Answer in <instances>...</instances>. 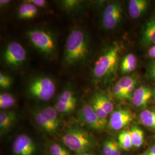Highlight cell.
<instances>
[{"label":"cell","mask_w":155,"mask_h":155,"mask_svg":"<svg viewBox=\"0 0 155 155\" xmlns=\"http://www.w3.org/2000/svg\"><path fill=\"white\" fill-rule=\"evenodd\" d=\"M27 36L32 45L40 52L47 55L55 52V40L48 32L39 29H32L28 31Z\"/></svg>","instance_id":"5b68a950"},{"label":"cell","mask_w":155,"mask_h":155,"mask_svg":"<svg viewBox=\"0 0 155 155\" xmlns=\"http://www.w3.org/2000/svg\"><path fill=\"white\" fill-rule=\"evenodd\" d=\"M133 118V113L130 110L119 108L111 114L109 125L111 129L119 130L132 122Z\"/></svg>","instance_id":"9c48e42d"},{"label":"cell","mask_w":155,"mask_h":155,"mask_svg":"<svg viewBox=\"0 0 155 155\" xmlns=\"http://www.w3.org/2000/svg\"><path fill=\"white\" fill-rule=\"evenodd\" d=\"M148 55L150 58L153 59L155 61V45L150 47L148 51Z\"/></svg>","instance_id":"d590c367"},{"label":"cell","mask_w":155,"mask_h":155,"mask_svg":"<svg viewBox=\"0 0 155 155\" xmlns=\"http://www.w3.org/2000/svg\"><path fill=\"white\" fill-rule=\"evenodd\" d=\"M65 150H66L59 144H53L50 147V152L51 155L59 153Z\"/></svg>","instance_id":"1f68e13d"},{"label":"cell","mask_w":155,"mask_h":155,"mask_svg":"<svg viewBox=\"0 0 155 155\" xmlns=\"http://www.w3.org/2000/svg\"><path fill=\"white\" fill-rule=\"evenodd\" d=\"M42 114L46 117L53 127L58 129L59 126V120L58 115V111L55 107L48 106L40 110Z\"/></svg>","instance_id":"ffe728a7"},{"label":"cell","mask_w":155,"mask_h":155,"mask_svg":"<svg viewBox=\"0 0 155 155\" xmlns=\"http://www.w3.org/2000/svg\"><path fill=\"white\" fill-rule=\"evenodd\" d=\"M133 147H140L144 143V133L143 130L137 126H133L129 130Z\"/></svg>","instance_id":"d6986e66"},{"label":"cell","mask_w":155,"mask_h":155,"mask_svg":"<svg viewBox=\"0 0 155 155\" xmlns=\"http://www.w3.org/2000/svg\"><path fill=\"white\" fill-rule=\"evenodd\" d=\"M33 116L36 124L39 125V127L47 133L53 134L57 130V129H56L50 123L48 119L42 114L40 111L33 112Z\"/></svg>","instance_id":"2e32d148"},{"label":"cell","mask_w":155,"mask_h":155,"mask_svg":"<svg viewBox=\"0 0 155 155\" xmlns=\"http://www.w3.org/2000/svg\"><path fill=\"white\" fill-rule=\"evenodd\" d=\"M11 1L9 0H1L0 1V4L1 5H6L7 4L9 3Z\"/></svg>","instance_id":"74e56055"},{"label":"cell","mask_w":155,"mask_h":155,"mask_svg":"<svg viewBox=\"0 0 155 155\" xmlns=\"http://www.w3.org/2000/svg\"><path fill=\"white\" fill-rule=\"evenodd\" d=\"M88 52V39L81 29L72 30L67 37L65 49L64 61L67 64H74L83 61Z\"/></svg>","instance_id":"6da1fadb"},{"label":"cell","mask_w":155,"mask_h":155,"mask_svg":"<svg viewBox=\"0 0 155 155\" xmlns=\"http://www.w3.org/2000/svg\"><path fill=\"white\" fill-rule=\"evenodd\" d=\"M61 4L63 5V7L66 9H73L79 6L80 1L75 0H67L63 1Z\"/></svg>","instance_id":"4dcf8cb0"},{"label":"cell","mask_w":155,"mask_h":155,"mask_svg":"<svg viewBox=\"0 0 155 155\" xmlns=\"http://www.w3.org/2000/svg\"><path fill=\"white\" fill-rule=\"evenodd\" d=\"M78 117L81 122L95 130L104 129L107 124L98 116L91 105L87 104H84L78 111Z\"/></svg>","instance_id":"ba28073f"},{"label":"cell","mask_w":155,"mask_h":155,"mask_svg":"<svg viewBox=\"0 0 155 155\" xmlns=\"http://www.w3.org/2000/svg\"><path fill=\"white\" fill-rule=\"evenodd\" d=\"M122 16V8L120 1H113L106 6L102 23L106 30H111L119 25Z\"/></svg>","instance_id":"8992f818"},{"label":"cell","mask_w":155,"mask_h":155,"mask_svg":"<svg viewBox=\"0 0 155 155\" xmlns=\"http://www.w3.org/2000/svg\"><path fill=\"white\" fill-rule=\"evenodd\" d=\"M28 11L27 3H22L19 6L18 10V16L21 19H28Z\"/></svg>","instance_id":"f546056e"},{"label":"cell","mask_w":155,"mask_h":155,"mask_svg":"<svg viewBox=\"0 0 155 155\" xmlns=\"http://www.w3.org/2000/svg\"><path fill=\"white\" fill-rule=\"evenodd\" d=\"M16 119V113L13 111H2L0 113V129L1 132L9 129Z\"/></svg>","instance_id":"e0dca14e"},{"label":"cell","mask_w":155,"mask_h":155,"mask_svg":"<svg viewBox=\"0 0 155 155\" xmlns=\"http://www.w3.org/2000/svg\"><path fill=\"white\" fill-rule=\"evenodd\" d=\"M28 91L33 97L41 101H47L55 94V84L50 78H37L29 84Z\"/></svg>","instance_id":"277c9868"},{"label":"cell","mask_w":155,"mask_h":155,"mask_svg":"<svg viewBox=\"0 0 155 155\" xmlns=\"http://www.w3.org/2000/svg\"><path fill=\"white\" fill-rule=\"evenodd\" d=\"M148 76L151 79L155 82V61H150L147 66Z\"/></svg>","instance_id":"d6a6232c"},{"label":"cell","mask_w":155,"mask_h":155,"mask_svg":"<svg viewBox=\"0 0 155 155\" xmlns=\"http://www.w3.org/2000/svg\"><path fill=\"white\" fill-rule=\"evenodd\" d=\"M16 104V100L13 95L9 93L0 94V108L1 109H9Z\"/></svg>","instance_id":"cb8c5ba5"},{"label":"cell","mask_w":155,"mask_h":155,"mask_svg":"<svg viewBox=\"0 0 155 155\" xmlns=\"http://www.w3.org/2000/svg\"><path fill=\"white\" fill-rule=\"evenodd\" d=\"M137 82L136 78L131 76L122 77L117 82L123 90L125 100L131 99L133 92L136 90Z\"/></svg>","instance_id":"5bb4252c"},{"label":"cell","mask_w":155,"mask_h":155,"mask_svg":"<svg viewBox=\"0 0 155 155\" xmlns=\"http://www.w3.org/2000/svg\"><path fill=\"white\" fill-rule=\"evenodd\" d=\"M118 48L111 47L100 56L96 61L93 70V76L102 79L109 76L116 70L119 58Z\"/></svg>","instance_id":"3957f363"},{"label":"cell","mask_w":155,"mask_h":155,"mask_svg":"<svg viewBox=\"0 0 155 155\" xmlns=\"http://www.w3.org/2000/svg\"><path fill=\"white\" fill-rule=\"evenodd\" d=\"M91 106L95 111V112L96 113V114L98 115V116L103 121L107 122V117L108 114L102 107V106L100 105L98 102L95 100L93 97L91 100Z\"/></svg>","instance_id":"484cf974"},{"label":"cell","mask_w":155,"mask_h":155,"mask_svg":"<svg viewBox=\"0 0 155 155\" xmlns=\"http://www.w3.org/2000/svg\"><path fill=\"white\" fill-rule=\"evenodd\" d=\"M93 155V154H91V153H89V152H84V153H81V155Z\"/></svg>","instance_id":"f35d334b"},{"label":"cell","mask_w":155,"mask_h":155,"mask_svg":"<svg viewBox=\"0 0 155 155\" xmlns=\"http://www.w3.org/2000/svg\"><path fill=\"white\" fill-rule=\"evenodd\" d=\"M93 97L98 102L100 105L102 106V107L104 109L107 114H111L113 112V104L105 95L97 93L95 94Z\"/></svg>","instance_id":"7402d4cb"},{"label":"cell","mask_w":155,"mask_h":155,"mask_svg":"<svg viewBox=\"0 0 155 155\" xmlns=\"http://www.w3.org/2000/svg\"><path fill=\"white\" fill-rule=\"evenodd\" d=\"M27 52L21 45L16 41H12L6 46L4 52V60L9 66H21L25 61Z\"/></svg>","instance_id":"52a82bcc"},{"label":"cell","mask_w":155,"mask_h":155,"mask_svg":"<svg viewBox=\"0 0 155 155\" xmlns=\"http://www.w3.org/2000/svg\"><path fill=\"white\" fill-rule=\"evenodd\" d=\"M139 118L144 126L155 130V110L145 109L140 113Z\"/></svg>","instance_id":"ac0fdd59"},{"label":"cell","mask_w":155,"mask_h":155,"mask_svg":"<svg viewBox=\"0 0 155 155\" xmlns=\"http://www.w3.org/2000/svg\"><path fill=\"white\" fill-rule=\"evenodd\" d=\"M11 78L3 73L0 74V86L1 88L7 89L11 86Z\"/></svg>","instance_id":"83f0119b"},{"label":"cell","mask_w":155,"mask_h":155,"mask_svg":"<svg viewBox=\"0 0 155 155\" xmlns=\"http://www.w3.org/2000/svg\"><path fill=\"white\" fill-rule=\"evenodd\" d=\"M141 44L145 46L155 45V13L145 22L141 28Z\"/></svg>","instance_id":"7c38bea8"},{"label":"cell","mask_w":155,"mask_h":155,"mask_svg":"<svg viewBox=\"0 0 155 155\" xmlns=\"http://www.w3.org/2000/svg\"><path fill=\"white\" fill-rule=\"evenodd\" d=\"M54 155H70V152H69L68 150H65L64 151L62 152L59 153H58V154Z\"/></svg>","instance_id":"8d00e7d4"},{"label":"cell","mask_w":155,"mask_h":155,"mask_svg":"<svg viewBox=\"0 0 155 155\" xmlns=\"http://www.w3.org/2000/svg\"><path fill=\"white\" fill-rule=\"evenodd\" d=\"M27 3V7H28V19L33 18L38 13V8L32 4Z\"/></svg>","instance_id":"836d02e7"},{"label":"cell","mask_w":155,"mask_h":155,"mask_svg":"<svg viewBox=\"0 0 155 155\" xmlns=\"http://www.w3.org/2000/svg\"><path fill=\"white\" fill-rule=\"evenodd\" d=\"M12 149L16 155H32L36 146L32 139L25 134H20L15 139Z\"/></svg>","instance_id":"30bf717a"},{"label":"cell","mask_w":155,"mask_h":155,"mask_svg":"<svg viewBox=\"0 0 155 155\" xmlns=\"http://www.w3.org/2000/svg\"><path fill=\"white\" fill-rule=\"evenodd\" d=\"M62 140L70 150L79 153L87 152L94 146V140L89 133L78 128L67 130L63 136Z\"/></svg>","instance_id":"7a4b0ae2"},{"label":"cell","mask_w":155,"mask_h":155,"mask_svg":"<svg viewBox=\"0 0 155 155\" xmlns=\"http://www.w3.org/2000/svg\"><path fill=\"white\" fill-rule=\"evenodd\" d=\"M77 102H61L57 101L55 105L56 110L61 113H67L74 110L76 107Z\"/></svg>","instance_id":"d4e9b609"},{"label":"cell","mask_w":155,"mask_h":155,"mask_svg":"<svg viewBox=\"0 0 155 155\" xmlns=\"http://www.w3.org/2000/svg\"><path fill=\"white\" fill-rule=\"evenodd\" d=\"M155 94L154 89L149 86H141L134 91L131 101L135 107H143L147 105Z\"/></svg>","instance_id":"8fae6325"},{"label":"cell","mask_w":155,"mask_h":155,"mask_svg":"<svg viewBox=\"0 0 155 155\" xmlns=\"http://www.w3.org/2000/svg\"><path fill=\"white\" fill-rule=\"evenodd\" d=\"M58 101L61 102L70 103L77 102V100L75 98L72 91L70 90H65L59 95L58 97Z\"/></svg>","instance_id":"4316f807"},{"label":"cell","mask_w":155,"mask_h":155,"mask_svg":"<svg viewBox=\"0 0 155 155\" xmlns=\"http://www.w3.org/2000/svg\"><path fill=\"white\" fill-rule=\"evenodd\" d=\"M118 143L121 148L126 150H129L133 147L129 130L123 132L119 134Z\"/></svg>","instance_id":"603a6c76"},{"label":"cell","mask_w":155,"mask_h":155,"mask_svg":"<svg viewBox=\"0 0 155 155\" xmlns=\"http://www.w3.org/2000/svg\"><path fill=\"white\" fill-rule=\"evenodd\" d=\"M149 2L147 0H130L128 3V12L133 19H138L148 9Z\"/></svg>","instance_id":"4fadbf2b"},{"label":"cell","mask_w":155,"mask_h":155,"mask_svg":"<svg viewBox=\"0 0 155 155\" xmlns=\"http://www.w3.org/2000/svg\"><path fill=\"white\" fill-rule=\"evenodd\" d=\"M112 92L114 96L117 99L121 100H125L123 90L118 82H117L113 87Z\"/></svg>","instance_id":"f1b7e54d"},{"label":"cell","mask_w":155,"mask_h":155,"mask_svg":"<svg viewBox=\"0 0 155 155\" xmlns=\"http://www.w3.org/2000/svg\"><path fill=\"white\" fill-rule=\"evenodd\" d=\"M120 147L118 142L114 140L106 141L103 147L104 155H121Z\"/></svg>","instance_id":"44dd1931"},{"label":"cell","mask_w":155,"mask_h":155,"mask_svg":"<svg viewBox=\"0 0 155 155\" xmlns=\"http://www.w3.org/2000/svg\"><path fill=\"white\" fill-rule=\"evenodd\" d=\"M138 60L137 56L133 54H128L125 56L120 64V69L122 74H129L133 72L137 67Z\"/></svg>","instance_id":"9a60e30c"},{"label":"cell","mask_w":155,"mask_h":155,"mask_svg":"<svg viewBox=\"0 0 155 155\" xmlns=\"http://www.w3.org/2000/svg\"><path fill=\"white\" fill-rule=\"evenodd\" d=\"M27 2L32 4L36 7H41L43 8L46 5L47 2L45 0H29L27 1Z\"/></svg>","instance_id":"e575fe53"}]
</instances>
